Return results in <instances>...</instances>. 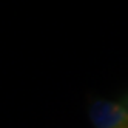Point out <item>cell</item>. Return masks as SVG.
I'll return each instance as SVG.
<instances>
[{
  "label": "cell",
  "mask_w": 128,
  "mask_h": 128,
  "mask_svg": "<svg viewBox=\"0 0 128 128\" xmlns=\"http://www.w3.org/2000/svg\"><path fill=\"white\" fill-rule=\"evenodd\" d=\"M86 111L93 128H128V108L120 102L93 96Z\"/></svg>",
  "instance_id": "1"
},
{
  "label": "cell",
  "mask_w": 128,
  "mask_h": 128,
  "mask_svg": "<svg viewBox=\"0 0 128 128\" xmlns=\"http://www.w3.org/2000/svg\"><path fill=\"white\" fill-rule=\"evenodd\" d=\"M119 102H120L122 105H125L126 108H128V90L125 91V93L120 96V99H119Z\"/></svg>",
  "instance_id": "2"
}]
</instances>
